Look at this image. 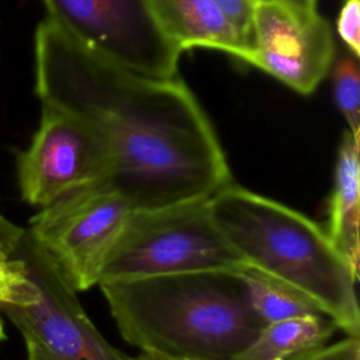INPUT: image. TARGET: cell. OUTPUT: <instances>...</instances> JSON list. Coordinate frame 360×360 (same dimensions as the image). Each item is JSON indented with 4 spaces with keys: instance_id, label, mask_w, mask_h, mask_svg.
Masks as SVG:
<instances>
[{
    "instance_id": "obj_1",
    "label": "cell",
    "mask_w": 360,
    "mask_h": 360,
    "mask_svg": "<svg viewBox=\"0 0 360 360\" xmlns=\"http://www.w3.org/2000/svg\"><path fill=\"white\" fill-rule=\"evenodd\" d=\"M35 91L105 146L108 184L134 210L210 200L232 183L202 107L176 77L132 72L84 48L48 18L35 31Z\"/></svg>"
},
{
    "instance_id": "obj_2",
    "label": "cell",
    "mask_w": 360,
    "mask_h": 360,
    "mask_svg": "<svg viewBox=\"0 0 360 360\" xmlns=\"http://www.w3.org/2000/svg\"><path fill=\"white\" fill-rule=\"evenodd\" d=\"M98 285L121 336L166 360H233L263 328L236 273H179Z\"/></svg>"
},
{
    "instance_id": "obj_3",
    "label": "cell",
    "mask_w": 360,
    "mask_h": 360,
    "mask_svg": "<svg viewBox=\"0 0 360 360\" xmlns=\"http://www.w3.org/2000/svg\"><path fill=\"white\" fill-rule=\"evenodd\" d=\"M208 208L245 264L300 290L347 336H359V274L336 252L325 228L232 183L208 200Z\"/></svg>"
},
{
    "instance_id": "obj_4",
    "label": "cell",
    "mask_w": 360,
    "mask_h": 360,
    "mask_svg": "<svg viewBox=\"0 0 360 360\" xmlns=\"http://www.w3.org/2000/svg\"><path fill=\"white\" fill-rule=\"evenodd\" d=\"M243 266L217 228L205 200L134 210L105 262L100 283L195 271L238 273Z\"/></svg>"
},
{
    "instance_id": "obj_5",
    "label": "cell",
    "mask_w": 360,
    "mask_h": 360,
    "mask_svg": "<svg viewBox=\"0 0 360 360\" xmlns=\"http://www.w3.org/2000/svg\"><path fill=\"white\" fill-rule=\"evenodd\" d=\"M14 256L22 264L24 277L1 308L24 339L37 342L55 360H134L96 329L77 291L27 229Z\"/></svg>"
},
{
    "instance_id": "obj_6",
    "label": "cell",
    "mask_w": 360,
    "mask_h": 360,
    "mask_svg": "<svg viewBox=\"0 0 360 360\" xmlns=\"http://www.w3.org/2000/svg\"><path fill=\"white\" fill-rule=\"evenodd\" d=\"M132 211L122 194L101 183L42 207L31 218L27 232L79 292L100 283L105 262Z\"/></svg>"
},
{
    "instance_id": "obj_7",
    "label": "cell",
    "mask_w": 360,
    "mask_h": 360,
    "mask_svg": "<svg viewBox=\"0 0 360 360\" xmlns=\"http://www.w3.org/2000/svg\"><path fill=\"white\" fill-rule=\"evenodd\" d=\"M48 20L72 39L132 72L176 77L181 52L148 0H44Z\"/></svg>"
},
{
    "instance_id": "obj_8",
    "label": "cell",
    "mask_w": 360,
    "mask_h": 360,
    "mask_svg": "<svg viewBox=\"0 0 360 360\" xmlns=\"http://www.w3.org/2000/svg\"><path fill=\"white\" fill-rule=\"evenodd\" d=\"M111 160L94 132L73 115L42 104L39 127L17 155L21 197L46 207L77 190L107 183Z\"/></svg>"
},
{
    "instance_id": "obj_9",
    "label": "cell",
    "mask_w": 360,
    "mask_h": 360,
    "mask_svg": "<svg viewBox=\"0 0 360 360\" xmlns=\"http://www.w3.org/2000/svg\"><path fill=\"white\" fill-rule=\"evenodd\" d=\"M335 60L329 24L316 8L280 0H257L250 65L300 94H311Z\"/></svg>"
},
{
    "instance_id": "obj_10",
    "label": "cell",
    "mask_w": 360,
    "mask_h": 360,
    "mask_svg": "<svg viewBox=\"0 0 360 360\" xmlns=\"http://www.w3.org/2000/svg\"><path fill=\"white\" fill-rule=\"evenodd\" d=\"M165 35L183 52L217 49L248 63L250 46L215 0H148Z\"/></svg>"
},
{
    "instance_id": "obj_11",
    "label": "cell",
    "mask_w": 360,
    "mask_h": 360,
    "mask_svg": "<svg viewBox=\"0 0 360 360\" xmlns=\"http://www.w3.org/2000/svg\"><path fill=\"white\" fill-rule=\"evenodd\" d=\"M360 170L359 141L349 131L340 139L333 187L328 201L326 235L336 252L359 274L360 266Z\"/></svg>"
},
{
    "instance_id": "obj_12",
    "label": "cell",
    "mask_w": 360,
    "mask_h": 360,
    "mask_svg": "<svg viewBox=\"0 0 360 360\" xmlns=\"http://www.w3.org/2000/svg\"><path fill=\"white\" fill-rule=\"evenodd\" d=\"M338 325L326 315L278 321L262 328L256 339L233 360H291L325 345Z\"/></svg>"
},
{
    "instance_id": "obj_13",
    "label": "cell",
    "mask_w": 360,
    "mask_h": 360,
    "mask_svg": "<svg viewBox=\"0 0 360 360\" xmlns=\"http://www.w3.org/2000/svg\"><path fill=\"white\" fill-rule=\"evenodd\" d=\"M252 312L263 326L308 315H325L304 292L292 285L245 264L238 273Z\"/></svg>"
},
{
    "instance_id": "obj_14",
    "label": "cell",
    "mask_w": 360,
    "mask_h": 360,
    "mask_svg": "<svg viewBox=\"0 0 360 360\" xmlns=\"http://www.w3.org/2000/svg\"><path fill=\"white\" fill-rule=\"evenodd\" d=\"M359 58L350 52L340 53L335 60L332 80L336 104L343 114L349 132L356 141H360V73Z\"/></svg>"
},
{
    "instance_id": "obj_15",
    "label": "cell",
    "mask_w": 360,
    "mask_h": 360,
    "mask_svg": "<svg viewBox=\"0 0 360 360\" xmlns=\"http://www.w3.org/2000/svg\"><path fill=\"white\" fill-rule=\"evenodd\" d=\"M336 31L353 56L360 55V0H342L336 20Z\"/></svg>"
},
{
    "instance_id": "obj_16",
    "label": "cell",
    "mask_w": 360,
    "mask_h": 360,
    "mask_svg": "<svg viewBox=\"0 0 360 360\" xmlns=\"http://www.w3.org/2000/svg\"><path fill=\"white\" fill-rule=\"evenodd\" d=\"M291 360H360L359 336H347L333 345H322Z\"/></svg>"
},
{
    "instance_id": "obj_17",
    "label": "cell",
    "mask_w": 360,
    "mask_h": 360,
    "mask_svg": "<svg viewBox=\"0 0 360 360\" xmlns=\"http://www.w3.org/2000/svg\"><path fill=\"white\" fill-rule=\"evenodd\" d=\"M25 229L10 222L0 214V269L11 270L14 267V253Z\"/></svg>"
},
{
    "instance_id": "obj_18",
    "label": "cell",
    "mask_w": 360,
    "mask_h": 360,
    "mask_svg": "<svg viewBox=\"0 0 360 360\" xmlns=\"http://www.w3.org/2000/svg\"><path fill=\"white\" fill-rule=\"evenodd\" d=\"M14 260H15V263L11 270L6 271V270L0 269V308L7 305L11 301L14 288L24 276L22 264H21L20 259H17L14 256Z\"/></svg>"
},
{
    "instance_id": "obj_19",
    "label": "cell",
    "mask_w": 360,
    "mask_h": 360,
    "mask_svg": "<svg viewBox=\"0 0 360 360\" xmlns=\"http://www.w3.org/2000/svg\"><path fill=\"white\" fill-rule=\"evenodd\" d=\"M25 342V359L24 360H55L44 347L31 339H24Z\"/></svg>"
},
{
    "instance_id": "obj_20",
    "label": "cell",
    "mask_w": 360,
    "mask_h": 360,
    "mask_svg": "<svg viewBox=\"0 0 360 360\" xmlns=\"http://www.w3.org/2000/svg\"><path fill=\"white\" fill-rule=\"evenodd\" d=\"M280 1L291 3V4H295L302 8H311V10L316 8V0H280Z\"/></svg>"
},
{
    "instance_id": "obj_21",
    "label": "cell",
    "mask_w": 360,
    "mask_h": 360,
    "mask_svg": "<svg viewBox=\"0 0 360 360\" xmlns=\"http://www.w3.org/2000/svg\"><path fill=\"white\" fill-rule=\"evenodd\" d=\"M134 360H166V359H163L160 356H156V354H152V353L142 352L139 356L134 357Z\"/></svg>"
},
{
    "instance_id": "obj_22",
    "label": "cell",
    "mask_w": 360,
    "mask_h": 360,
    "mask_svg": "<svg viewBox=\"0 0 360 360\" xmlns=\"http://www.w3.org/2000/svg\"><path fill=\"white\" fill-rule=\"evenodd\" d=\"M4 339H6V332H4L3 322H1V318H0V342H3Z\"/></svg>"
}]
</instances>
